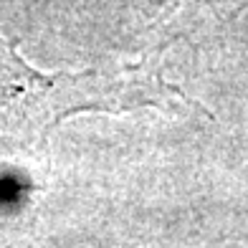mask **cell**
Here are the masks:
<instances>
[{
  "label": "cell",
  "mask_w": 248,
  "mask_h": 248,
  "mask_svg": "<svg viewBox=\"0 0 248 248\" xmlns=\"http://www.w3.org/2000/svg\"><path fill=\"white\" fill-rule=\"evenodd\" d=\"M187 3H190V0H165V10H167V13H175V10H180Z\"/></svg>",
  "instance_id": "obj_1"
}]
</instances>
